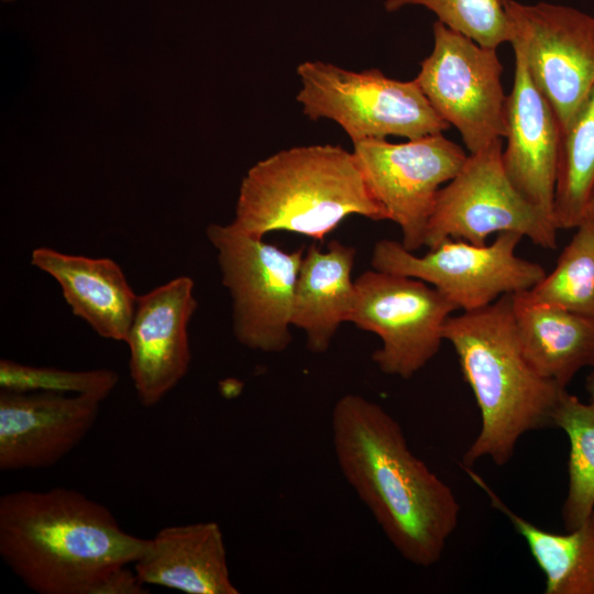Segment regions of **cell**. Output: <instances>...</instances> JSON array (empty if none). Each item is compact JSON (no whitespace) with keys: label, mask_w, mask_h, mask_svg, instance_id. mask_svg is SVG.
I'll return each mask as SVG.
<instances>
[{"label":"cell","mask_w":594,"mask_h":594,"mask_svg":"<svg viewBox=\"0 0 594 594\" xmlns=\"http://www.w3.org/2000/svg\"><path fill=\"white\" fill-rule=\"evenodd\" d=\"M133 569L144 585L187 594H239L232 583L221 528L201 521L161 529Z\"/></svg>","instance_id":"cell-16"},{"label":"cell","mask_w":594,"mask_h":594,"mask_svg":"<svg viewBox=\"0 0 594 594\" xmlns=\"http://www.w3.org/2000/svg\"><path fill=\"white\" fill-rule=\"evenodd\" d=\"M406 6L427 8L439 22L482 46L497 48L514 37L504 0H386L384 3L388 12Z\"/></svg>","instance_id":"cell-24"},{"label":"cell","mask_w":594,"mask_h":594,"mask_svg":"<svg viewBox=\"0 0 594 594\" xmlns=\"http://www.w3.org/2000/svg\"><path fill=\"white\" fill-rule=\"evenodd\" d=\"M353 155L371 194L399 227L403 246L419 250L441 185L459 173L468 154L439 133L404 143L361 140L353 143Z\"/></svg>","instance_id":"cell-11"},{"label":"cell","mask_w":594,"mask_h":594,"mask_svg":"<svg viewBox=\"0 0 594 594\" xmlns=\"http://www.w3.org/2000/svg\"><path fill=\"white\" fill-rule=\"evenodd\" d=\"M515 329L531 367L561 387L584 367H594V319L512 294Z\"/></svg>","instance_id":"cell-18"},{"label":"cell","mask_w":594,"mask_h":594,"mask_svg":"<svg viewBox=\"0 0 594 594\" xmlns=\"http://www.w3.org/2000/svg\"><path fill=\"white\" fill-rule=\"evenodd\" d=\"M464 469L527 542L546 578L544 594H594V510L568 534L550 532L514 513L471 468Z\"/></svg>","instance_id":"cell-20"},{"label":"cell","mask_w":594,"mask_h":594,"mask_svg":"<svg viewBox=\"0 0 594 594\" xmlns=\"http://www.w3.org/2000/svg\"><path fill=\"white\" fill-rule=\"evenodd\" d=\"M331 430L343 477L392 546L415 565L436 564L459 524L451 487L413 453L398 421L377 403L341 396Z\"/></svg>","instance_id":"cell-1"},{"label":"cell","mask_w":594,"mask_h":594,"mask_svg":"<svg viewBox=\"0 0 594 594\" xmlns=\"http://www.w3.org/2000/svg\"><path fill=\"white\" fill-rule=\"evenodd\" d=\"M585 389L588 394L590 403L594 405V367L586 377Z\"/></svg>","instance_id":"cell-27"},{"label":"cell","mask_w":594,"mask_h":594,"mask_svg":"<svg viewBox=\"0 0 594 594\" xmlns=\"http://www.w3.org/2000/svg\"><path fill=\"white\" fill-rule=\"evenodd\" d=\"M522 238L516 232H501L491 244L483 245L448 239L422 256L406 250L402 242L385 239L375 243L371 266L424 280L457 310L470 311L502 296L529 290L546 275L540 264L516 255Z\"/></svg>","instance_id":"cell-8"},{"label":"cell","mask_w":594,"mask_h":594,"mask_svg":"<svg viewBox=\"0 0 594 594\" xmlns=\"http://www.w3.org/2000/svg\"><path fill=\"white\" fill-rule=\"evenodd\" d=\"M584 218L594 219V193L592 194V196H591V198L588 200V204L586 206L585 217Z\"/></svg>","instance_id":"cell-28"},{"label":"cell","mask_w":594,"mask_h":594,"mask_svg":"<svg viewBox=\"0 0 594 594\" xmlns=\"http://www.w3.org/2000/svg\"><path fill=\"white\" fill-rule=\"evenodd\" d=\"M502 154V139L470 153L459 173L439 189L426 246L435 249L448 239L483 245L493 233L516 232L541 248H557L553 219L515 188Z\"/></svg>","instance_id":"cell-7"},{"label":"cell","mask_w":594,"mask_h":594,"mask_svg":"<svg viewBox=\"0 0 594 594\" xmlns=\"http://www.w3.org/2000/svg\"><path fill=\"white\" fill-rule=\"evenodd\" d=\"M31 264L58 283L73 314L97 334L125 342L138 295L118 263L41 246L32 251Z\"/></svg>","instance_id":"cell-17"},{"label":"cell","mask_w":594,"mask_h":594,"mask_svg":"<svg viewBox=\"0 0 594 594\" xmlns=\"http://www.w3.org/2000/svg\"><path fill=\"white\" fill-rule=\"evenodd\" d=\"M145 585L134 569L122 565L110 571L99 583L95 594H144Z\"/></svg>","instance_id":"cell-26"},{"label":"cell","mask_w":594,"mask_h":594,"mask_svg":"<svg viewBox=\"0 0 594 594\" xmlns=\"http://www.w3.org/2000/svg\"><path fill=\"white\" fill-rule=\"evenodd\" d=\"M356 251L332 240L327 251L312 244L304 254L294 297L292 326L306 334L307 349L327 352L339 327L348 322L355 284L352 270Z\"/></svg>","instance_id":"cell-19"},{"label":"cell","mask_w":594,"mask_h":594,"mask_svg":"<svg viewBox=\"0 0 594 594\" xmlns=\"http://www.w3.org/2000/svg\"><path fill=\"white\" fill-rule=\"evenodd\" d=\"M529 74L561 131L594 87V16L549 2L504 0Z\"/></svg>","instance_id":"cell-12"},{"label":"cell","mask_w":594,"mask_h":594,"mask_svg":"<svg viewBox=\"0 0 594 594\" xmlns=\"http://www.w3.org/2000/svg\"><path fill=\"white\" fill-rule=\"evenodd\" d=\"M443 338L452 344L481 413V429L463 455V466L483 458L503 466L522 435L553 427L552 416L565 388L539 375L526 360L512 295L451 315Z\"/></svg>","instance_id":"cell-3"},{"label":"cell","mask_w":594,"mask_h":594,"mask_svg":"<svg viewBox=\"0 0 594 594\" xmlns=\"http://www.w3.org/2000/svg\"><path fill=\"white\" fill-rule=\"evenodd\" d=\"M352 215L388 220L353 152L306 145L279 151L248 172L232 224L255 238L289 231L323 241Z\"/></svg>","instance_id":"cell-4"},{"label":"cell","mask_w":594,"mask_h":594,"mask_svg":"<svg viewBox=\"0 0 594 594\" xmlns=\"http://www.w3.org/2000/svg\"><path fill=\"white\" fill-rule=\"evenodd\" d=\"M198 307L194 280L179 276L138 296L125 343L131 380L141 404H158L187 374L188 324Z\"/></svg>","instance_id":"cell-13"},{"label":"cell","mask_w":594,"mask_h":594,"mask_svg":"<svg viewBox=\"0 0 594 594\" xmlns=\"http://www.w3.org/2000/svg\"><path fill=\"white\" fill-rule=\"evenodd\" d=\"M147 543L75 490H22L0 498V557L38 594H95L110 571L136 562Z\"/></svg>","instance_id":"cell-2"},{"label":"cell","mask_w":594,"mask_h":594,"mask_svg":"<svg viewBox=\"0 0 594 594\" xmlns=\"http://www.w3.org/2000/svg\"><path fill=\"white\" fill-rule=\"evenodd\" d=\"M119 382L109 369L70 371L0 361V387L14 392H51L106 399Z\"/></svg>","instance_id":"cell-25"},{"label":"cell","mask_w":594,"mask_h":594,"mask_svg":"<svg viewBox=\"0 0 594 594\" xmlns=\"http://www.w3.org/2000/svg\"><path fill=\"white\" fill-rule=\"evenodd\" d=\"M301 88L296 100L310 120L337 122L352 142L408 140L450 129L431 106L416 80L389 78L378 69L352 72L323 62L298 65Z\"/></svg>","instance_id":"cell-5"},{"label":"cell","mask_w":594,"mask_h":594,"mask_svg":"<svg viewBox=\"0 0 594 594\" xmlns=\"http://www.w3.org/2000/svg\"><path fill=\"white\" fill-rule=\"evenodd\" d=\"M594 193V87L561 131L553 220L575 229L585 217Z\"/></svg>","instance_id":"cell-21"},{"label":"cell","mask_w":594,"mask_h":594,"mask_svg":"<svg viewBox=\"0 0 594 594\" xmlns=\"http://www.w3.org/2000/svg\"><path fill=\"white\" fill-rule=\"evenodd\" d=\"M556 267L529 290L540 302L594 319V219L584 218Z\"/></svg>","instance_id":"cell-23"},{"label":"cell","mask_w":594,"mask_h":594,"mask_svg":"<svg viewBox=\"0 0 594 594\" xmlns=\"http://www.w3.org/2000/svg\"><path fill=\"white\" fill-rule=\"evenodd\" d=\"M101 400L51 392H0V469L50 468L95 425Z\"/></svg>","instance_id":"cell-14"},{"label":"cell","mask_w":594,"mask_h":594,"mask_svg":"<svg viewBox=\"0 0 594 594\" xmlns=\"http://www.w3.org/2000/svg\"><path fill=\"white\" fill-rule=\"evenodd\" d=\"M553 427L570 442L569 486L561 516L565 529L579 527L594 510V405L582 403L566 389L552 416Z\"/></svg>","instance_id":"cell-22"},{"label":"cell","mask_w":594,"mask_h":594,"mask_svg":"<svg viewBox=\"0 0 594 594\" xmlns=\"http://www.w3.org/2000/svg\"><path fill=\"white\" fill-rule=\"evenodd\" d=\"M433 42L415 80L438 114L459 130L470 153L506 138L507 97L496 48L439 21Z\"/></svg>","instance_id":"cell-10"},{"label":"cell","mask_w":594,"mask_h":594,"mask_svg":"<svg viewBox=\"0 0 594 594\" xmlns=\"http://www.w3.org/2000/svg\"><path fill=\"white\" fill-rule=\"evenodd\" d=\"M512 45L515 76L507 97L503 165L519 194L553 219L561 127L551 105L535 85L520 47Z\"/></svg>","instance_id":"cell-15"},{"label":"cell","mask_w":594,"mask_h":594,"mask_svg":"<svg viewBox=\"0 0 594 594\" xmlns=\"http://www.w3.org/2000/svg\"><path fill=\"white\" fill-rule=\"evenodd\" d=\"M206 235L217 251L222 284L231 297L238 342L264 353L285 351L293 339L292 315L304 248L284 251L232 223L210 224Z\"/></svg>","instance_id":"cell-6"},{"label":"cell","mask_w":594,"mask_h":594,"mask_svg":"<svg viewBox=\"0 0 594 594\" xmlns=\"http://www.w3.org/2000/svg\"><path fill=\"white\" fill-rule=\"evenodd\" d=\"M354 284L348 321L380 337L372 361L387 375L413 377L439 352L455 306L430 284L400 274L372 268Z\"/></svg>","instance_id":"cell-9"}]
</instances>
